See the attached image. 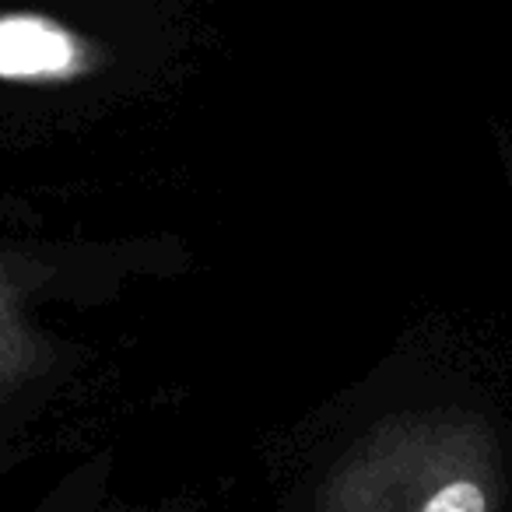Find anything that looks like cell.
Masks as SVG:
<instances>
[{
  "instance_id": "obj_1",
  "label": "cell",
  "mask_w": 512,
  "mask_h": 512,
  "mask_svg": "<svg viewBox=\"0 0 512 512\" xmlns=\"http://www.w3.org/2000/svg\"><path fill=\"white\" fill-rule=\"evenodd\" d=\"M502 467L488 421L470 411L386 418L320 488V512H498Z\"/></svg>"
},
{
  "instance_id": "obj_2",
  "label": "cell",
  "mask_w": 512,
  "mask_h": 512,
  "mask_svg": "<svg viewBox=\"0 0 512 512\" xmlns=\"http://www.w3.org/2000/svg\"><path fill=\"white\" fill-rule=\"evenodd\" d=\"M85 67V46L57 22L0 18V78H67Z\"/></svg>"
},
{
  "instance_id": "obj_3",
  "label": "cell",
  "mask_w": 512,
  "mask_h": 512,
  "mask_svg": "<svg viewBox=\"0 0 512 512\" xmlns=\"http://www.w3.org/2000/svg\"><path fill=\"white\" fill-rule=\"evenodd\" d=\"M50 362H53V348L32 327L25 285L0 260V393L39 376V372H46Z\"/></svg>"
}]
</instances>
